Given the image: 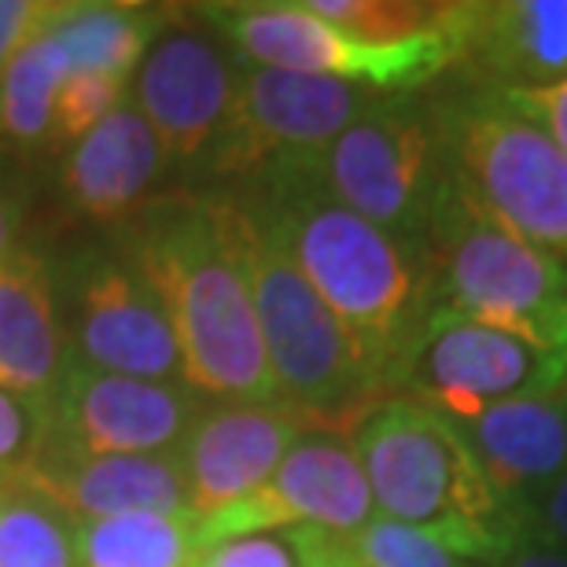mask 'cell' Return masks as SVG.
Returning <instances> with one entry per match:
<instances>
[{
  "instance_id": "4316f807",
  "label": "cell",
  "mask_w": 567,
  "mask_h": 567,
  "mask_svg": "<svg viewBox=\"0 0 567 567\" xmlns=\"http://www.w3.org/2000/svg\"><path fill=\"white\" fill-rule=\"evenodd\" d=\"M52 413L41 402L0 388V480L19 472L49 435Z\"/></svg>"
},
{
  "instance_id": "8992f818",
  "label": "cell",
  "mask_w": 567,
  "mask_h": 567,
  "mask_svg": "<svg viewBox=\"0 0 567 567\" xmlns=\"http://www.w3.org/2000/svg\"><path fill=\"white\" fill-rule=\"evenodd\" d=\"M435 111L450 177L464 196L567 262V155L549 133L519 115L494 85L442 100Z\"/></svg>"
},
{
  "instance_id": "ffe728a7",
  "label": "cell",
  "mask_w": 567,
  "mask_h": 567,
  "mask_svg": "<svg viewBox=\"0 0 567 567\" xmlns=\"http://www.w3.org/2000/svg\"><path fill=\"white\" fill-rule=\"evenodd\" d=\"M71 369V347L55 310L49 262L19 247L0 262V388L41 402L52 399Z\"/></svg>"
},
{
  "instance_id": "d6986e66",
  "label": "cell",
  "mask_w": 567,
  "mask_h": 567,
  "mask_svg": "<svg viewBox=\"0 0 567 567\" xmlns=\"http://www.w3.org/2000/svg\"><path fill=\"white\" fill-rule=\"evenodd\" d=\"M461 63L494 89H542L567 78V0L461 4Z\"/></svg>"
},
{
  "instance_id": "4fadbf2b",
  "label": "cell",
  "mask_w": 567,
  "mask_h": 567,
  "mask_svg": "<svg viewBox=\"0 0 567 567\" xmlns=\"http://www.w3.org/2000/svg\"><path fill=\"white\" fill-rule=\"evenodd\" d=\"M377 516L369 480L354 446L339 431H306L255 494L196 519L199 546L274 535L280 527H317L328 535H358Z\"/></svg>"
},
{
  "instance_id": "d4e9b609",
  "label": "cell",
  "mask_w": 567,
  "mask_h": 567,
  "mask_svg": "<svg viewBox=\"0 0 567 567\" xmlns=\"http://www.w3.org/2000/svg\"><path fill=\"white\" fill-rule=\"evenodd\" d=\"M347 546L358 567H483L457 557L424 530L383 516H372L358 535H347Z\"/></svg>"
},
{
  "instance_id": "5b68a950",
  "label": "cell",
  "mask_w": 567,
  "mask_h": 567,
  "mask_svg": "<svg viewBox=\"0 0 567 567\" xmlns=\"http://www.w3.org/2000/svg\"><path fill=\"white\" fill-rule=\"evenodd\" d=\"M435 310L524 339L567 365V262L483 214L446 177L424 236Z\"/></svg>"
},
{
  "instance_id": "6da1fadb",
  "label": "cell",
  "mask_w": 567,
  "mask_h": 567,
  "mask_svg": "<svg viewBox=\"0 0 567 567\" xmlns=\"http://www.w3.org/2000/svg\"><path fill=\"white\" fill-rule=\"evenodd\" d=\"M107 236L126 244L163 299L192 391L207 402H280L229 192L169 188Z\"/></svg>"
},
{
  "instance_id": "7402d4cb",
  "label": "cell",
  "mask_w": 567,
  "mask_h": 567,
  "mask_svg": "<svg viewBox=\"0 0 567 567\" xmlns=\"http://www.w3.org/2000/svg\"><path fill=\"white\" fill-rule=\"evenodd\" d=\"M71 60L49 33H33L0 74V144L4 152L30 158L49 152L52 111Z\"/></svg>"
},
{
  "instance_id": "ba28073f",
  "label": "cell",
  "mask_w": 567,
  "mask_h": 567,
  "mask_svg": "<svg viewBox=\"0 0 567 567\" xmlns=\"http://www.w3.org/2000/svg\"><path fill=\"white\" fill-rule=\"evenodd\" d=\"M446 177L439 111L410 93L377 96L321 158V185L343 207L421 251Z\"/></svg>"
},
{
  "instance_id": "7a4b0ae2",
  "label": "cell",
  "mask_w": 567,
  "mask_h": 567,
  "mask_svg": "<svg viewBox=\"0 0 567 567\" xmlns=\"http://www.w3.org/2000/svg\"><path fill=\"white\" fill-rule=\"evenodd\" d=\"M233 196L262 218L284 255L354 336L383 391H391L427 313L435 310L421 247L394 240L343 207L321 185V169L284 174Z\"/></svg>"
},
{
  "instance_id": "603a6c76",
  "label": "cell",
  "mask_w": 567,
  "mask_h": 567,
  "mask_svg": "<svg viewBox=\"0 0 567 567\" xmlns=\"http://www.w3.org/2000/svg\"><path fill=\"white\" fill-rule=\"evenodd\" d=\"M199 553L192 513H126L78 527L82 567H192Z\"/></svg>"
},
{
  "instance_id": "4dcf8cb0",
  "label": "cell",
  "mask_w": 567,
  "mask_h": 567,
  "mask_svg": "<svg viewBox=\"0 0 567 567\" xmlns=\"http://www.w3.org/2000/svg\"><path fill=\"white\" fill-rule=\"evenodd\" d=\"M52 4H33V0H0V74L11 63L22 44L33 33H41L44 19H49Z\"/></svg>"
},
{
  "instance_id": "277c9868",
  "label": "cell",
  "mask_w": 567,
  "mask_h": 567,
  "mask_svg": "<svg viewBox=\"0 0 567 567\" xmlns=\"http://www.w3.org/2000/svg\"><path fill=\"white\" fill-rule=\"evenodd\" d=\"M233 203L240 258L280 402L291 405L313 431H336L347 424L358 427L361 416L383 402L380 377L372 372L369 358L361 354L343 321L328 310L310 280L299 274V266L284 255L262 218L236 196Z\"/></svg>"
},
{
  "instance_id": "30bf717a",
  "label": "cell",
  "mask_w": 567,
  "mask_h": 567,
  "mask_svg": "<svg viewBox=\"0 0 567 567\" xmlns=\"http://www.w3.org/2000/svg\"><path fill=\"white\" fill-rule=\"evenodd\" d=\"M377 96L336 78L244 63L233 130L214 158L207 188L240 192L284 174L321 169L328 147Z\"/></svg>"
},
{
  "instance_id": "e0dca14e",
  "label": "cell",
  "mask_w": 567,
  "mask_h": 567,
  "mask_svg": "<svg viewBox=\"0 0 567 567\" xmlns=\"http://www.w3.org/2000/svg\"><path fill=\"white\" fill-rule=\"evenodd\" d=\"M169 163L155 130L141 107L122 96V104L82 137L60 166V196L78 221L100 233H118L122 225L166 196Z\"/></svg>"
},
{
  "instance_id": "836d02e7",
  "label": "cell",
  "mask_w": 567,
  "mask_h": 567,
  "mask_svg": "<svg viewBox=\"0 0 567 567\" xmlns=\"http://www.w3.org/2000/svg\"><path fill=\"white\" fill-rule=\"evenodd\" d=\"M564 391H567V383H564Z\"/></svg>"
},
{
  "instance_id": "9a60e30c",
  "label": "cell",
  "mask_w": 567,
  "mask_h": 567,
  "mask_svg": "<svg viewBox=\"0 0 567 567\" xmlns=\"http://www.w3.org/2000/svg\"><path fill=\"white\" fill-rule=\"evenodd\" d=\"M306 431L313 427L284 402H207L177 450L188 513L207 519L255 494Z\"/></svg>"
},
{
  "instance_id": "8fae6325",
  "label": "cell",
  "mask_w": 567,
  "mask_h": 567,
  "mask_svg": "<svg viewBox=\"0 0 567 567\" xmlns=\"http://www.w3.org/2000/svg\"><path fill=\"white\" fill-rule=\"evenodd\" d=\"M244 63L203 16H166L137 66V107L181 188H207L233 130Z\"/></svg>"
},
{
  "instance_id": "2e32d148",
  "label": "cell",
  "mask_w": 567,
  "mask_h": 567,
  "mask_svg": "<svg viewBox=\"0 0 567 567\" xmlns=\"http://www.w3.org/2000/svg\"><path fill=\"white\" fill-rule=\"evenodd\" d=\"M11 475L49 497L74 527L126 513H188V483L177 450L89 457L44 439Z\"/></svg>"
},
{
  "instance_id": "5bb4252c",
  "label": "cell",
  "mask_w": 567,
  "mask_h": 567,
  "mask_svg": "<svg viewBox=\"0 0 567 567\" xmlns=\"http://www.w3.org/2000/svg\"><path fill=\"white\" fill-rule=\"evenodd\" d=\"M203 405L207 399L188 383L115 377L71 361L52 399V424L44 439L89 457L169 453L181 450Z\"/></svg>"
},
{
  "instance_id": "7c38bea8",
  "label": "cell",
  "mask_w": 567,
  "mask_h": 567,
  "mask_svg": "<svg viewBox=\"0 0 567 567\" xmlns=\"http://www.w3.org/2000/svg\"><path fill=\"white\" fill-rule=\"evenodd\" d=\"M567 383V365L542 354L524 339L486 328L450 310H431L394 380V391L424 402L453 424L497 402L527 394H557Z\"/></svg>"
},
{
  "instance_id": "83f0119b",
  "label": "cell",
  "mask_w": 567,
  "mask_h": 567,
  "mask_svg": "<svg viewBox=\"0 0 567 567\" xmlns=\"http://www.w3.org/2000/svg\"><path fill=\"white\" fill-rule=\"evenodd\" d=\"M192 567H302L291 535H244L207 546Z\"/></svg>"
},
{
  "instance_id": "3957f363",
  "label": "cell",
  "mask_w": 567,
  "mask_h": 567,
  "mask_svg": "<svg viewBox=\"0 0 567 567\" xmlns=\"http://www.w3.org/2000/svg\"><path fill=\"white\" fill-rule=\"evenodd\" d=\"M354 453L383 519L439 538L457 557L494 567L519 524L486 480L461 427L424 402L383 399L354 427Z\"/></svg>"
},
{
  "instance_id": "9c48e42d",
  "label": "cell",
  "mask_w": 567,
  "mask_h": 567,
  "mask_svg": "<svg viewBox=\"0 0 567 567\" xmlns=\"http://www.w3.org/2000/svg\"><path fill=\"white\" fill-rule=\"evenodd\" d=\"M199 16L247 66L336 78L369 93H413L461 63L453 33L372 44L310 16L302 4H207Z\"/></svg>"
},
{
  "instance_id": "ac0fdd59",
  "label": "cell",
  "mask_w": 567,
  "mask_h": 567,
  "mask_svg": "<svg viewBox=\"0 0 567 567\" xmlns=\"http://www.w3.org/2000/svg\"><path fill=\"white\" fill-rule=\"evenodd\" d=\"M457 427L516 524L567 468V391L497 402Z\"/></svg>"
},
{
  "instance_id": "f1b7e54d",
  "label": "cell",
  "mask_w": 567,
  "mask_h": 567,
  "mask_svg": "<svg viewBox=\"0 0 567 567\" xmlns=\"http://www.w3.org/2000/svg\"><path fill=\"white\" fill-rule=\"evenodd\" d=\"M519 535L527 542H542V546L567 549V468L524 508V516H519Z\"/></svg>"
},
{
  "instance_id": "cb8c5ba5",
  "label": "cell",
  "mask_w": 567,
  "mask_h": 567,
  "mask_svg": "<svg viewBox=\"0 0 567 567\" xmlns=\"http://www.w3.org/2000/svg\"><path fill=\"white\" fill-rule=\"evenodd\" d=\"M0 567H82L78 527L19 475L0 480Z\"/></svg>"
},
{
  "instance_id": "1f68e13d",
  "label": "cell",
  "mask_w": 567,
  "mask_h": 567,
  "mask_svg": "<svg viewBox=\"0 0 567 567\" xmlns=\"http://www.w3.org/2000/svg\"><path fill=\"white\" fill-rule=\"evenodd\" d=\"M494 567H567V549L542 546V542H516Z\"/></svg>"
},
{
  "instance_id": "d6a6232c",
  "label": "cell",
  "mask_w": 567,
  "mask_h": 567,
  "mask_svg": "<svg viewBox=\"0 0 567 567\" xmlns=\"http://www.w3.org/2000/svg\"><path fill=\"white\" fill-rule=\"evenodd\" d=\"M16 229H19V203L4 185H0V262H4L11 251H19Z\"/></svg>"
},
{
  "instance_id": "52a82bcc",
  "label": "cell",
  "mask_w": 567,
  "mask_h": 567,
  "mask_svg": "<svg viewBox=\"0 0 567 567\" xmlns=\"http://www.w3.org/2000/svg\"><path fill=\"white\" fill-rule=\"evenodd\" d=\"M44 262L74 365L185 383V361L166 306L118 236H85Z\"/></svg>"
},
{
  "instance_id": "f546056e",
  "label": "cell",
  "mask_w": 567,
  "mask_h": 567,
  "mask_svg": "<svg viewBox=\"0 0 567 567\" xmlns=\"http://www.w3.org/2000/svg\"><path fill=\"white\" fill-rule=\"evenodd\" d=\"M502 96L567 155V78L542 89H502Z\"/></svg>"
},
{
  "instance_id": "484cf974",
  "label": "cell",
  "mask_w": 567,
  "mask_h": 567,
  "mask_svg": "<svg viewBox=\"0 0 567 567\" xmlns=\"http://www.w3.org/2000/svg\"><path fill=\"white\" fill-rule=\"evenodd\" d=\"M122 96H126V85L122 82H111V78H96V74H66L52 111L49 152H55V147H74L82 137H89L122 104Z\"/></svg>"
},
{
  "instance_id": "44dd1931",
  "label": "cell",
  "mask_w": 567,
  "mask_h": 567,
  "mask_svg": "<svg viewBox=\"0 0 567 567\" xmlns=\"http://www.w3.org/2000/svg\"><path fill=\"white\" fill-rule=\"evenodd\" d=\"M163 22V11L137 4H52L41 30L66 52L71 74H96L126 85Z\"/></svg>"
}]
</instances>
